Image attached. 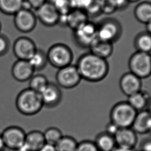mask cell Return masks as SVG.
I'll return each mask as SVG.
<instances>
[{
    "mask_svg": "<svg viewBox=\"0 0 151 151\" xmlns=\"http://www.w3.org/2000/svg\"><path fill=\"white\" fill-rule=\"evenodd\" d=\"M82 79L88 82H100L109 72L107 59L98 57L91 52L85 53L78 59L76 65Z\"/></svg>",
    "mask_w": 151,
    "mask_h": 151,
    "instance_id": "6da1fadb",
    "label": "cell"
},
{
    "mask_svg": "<svg viewBox=\"0 0 151 151\" xmlns=\"http://www.w3.org/2000/svg\"><path fill=\"white\" fill-rule=\"evenodd\" d=\"M16 106L21 114L33 116L42 109L43 104L40 93L28 88L22 90L17 96Z\"/></svg>",
    "mask_w": 151,
    "mask_h": 151,
    "instance_id": "7a4b0ae2",
    "label": "cell"
},
{
    "mask_svg": "<svg viewBox=\"0 0 151 151\" xmlns=\"http://www.w3.org/2000/svg\"><path fill=\"white\" fill-rule=\"evenodd\" d=\"M137 112L127 101L118 102L110 110V121L119 129L131 127Z\"/></svg>",
    "mask_w": 151,
    "mask_h": 151,
    "instance_id": "3957f363",
    "label": "cell"
},
{
    "mask_svg": "<svg viewBox=\"0 0 151 151\" xmlns=\"http://www.w3.org/2000/svg\"><path fill=\"white\" fill-rule=\"evenodd\" d=\"M47 56L48 63L58 69L71 65L73 59L72 50L64 43L52 45L47 51Z\"/></svg>",
    "mask_w": 151,
    "mask_h": 151,
    "instance_id": "277c9868",
    "label": "cell"
},
{
    "mask_svg": "<svg viewBox=\"0 0 151 151\" xmlns=\"http://www.w3.org/2000/svg\"><path fill=\"white\" fill-rule=\"evenodd\" d=\"M129 67L131 72L141 80L149 78L151 73L150 53L136 51L129 59Z\"/></svg>",
    "mask_w": 151,
    "mask_h": 151,
    "instance_id": "5b68a950",
    "label": "cell"
},
{
    "mask_svg": "<svg viewBox=\"0 0 151 151\" xmlns=\"http://www.w3.org/2000/svg\"><path fill=\"white\" fill-rule=\"evenodd\" d=\"M96 25L98 39L114 43L121 36L122 33L121 25L114 19H105Z\"/></svg>",
    "mask_w": 151,
    "mask_h": 151,
    "instance_id": "8992f818",
    "label": "cell"
},
{
    "mask_svg": "<svg viewBox=\"0 0 151 151\" xmlns=\"http://www.w3.org/2000/svg\"><path fill=\"white\" fill-rule=\"evenodd\" d=\"M74 41L80 47L88 48L97 37V25L88 20L73 31Z\"/></svg>",
    "mask_w": 151,
    "mask_h": 151,
    "instance_id": "52a82bcc",
    "label": "cell"
},
{
    "mask_svg": "<svg viewBox=\"0 0 151 151\" xmlns=\"http://www.w3.org/2000/svg\"><path fill=\"white\" fill-rule=\"evenodd\" d=\"M82 80L76 66L72 64L59 69L56 74L57 85L67 89L76 87Z\"/></svg>",
    "mask_w": 151,
    "mask_h": 151,
    "instance_id": "ba28073f",
    "label": "cell"
},
{
    "mask_svg": "<svg viewBox=\"0 0 151 151\" xmlns=\"http://www.w3.org/2000/svg\"><path fill=\"white\" fill-rule=\"evenodd\" d=\"M1 136L5 147L17 151L24 143L26 133L20 127L11 126L5 129Z\"/></svg>",
    "mask_w": 151,
    "mask_h": 151,
    "instance_id": "9c48e42d",
    "label": "cell"
},
{
    "mask_svg": "<svg viewBox=\"0 0 151 151\" xmlns=\"http://www.w3.org/2000/svg\"><path fill=\"white\" fill-rule=\"evenodd\" d=\"M37 18L32 10L21 9L14 14V26L22 33H29L37 24Z\"/></svg>",
    "mask_w": 151,
    "mask_h": 151,
    "instance_id": "30bf717a",
    "label": "cell"
},
{
    "mask_svg": "<svg viewBox=\"0 0 151 151\" xmlns=\"http://www.w3.org/2000/svg\"><path fill=\"white\" fill-rule=\"evenodd\" d=\"M36 18L46 27H52L58 24L60 14L51 2H46L36 9Z\"/></svg>",
    "mask_w": 151,
    "mask_h": 151,
    "instance_id": "8fae6325",
    "label": "cell"
},
{
    "mask_svg": "<svg viewBox=\"0 0 151 151\" xmlns=\"http://www.w3.org/2000/svg\"><path fill=\"white\" fill-rule=\"evenodd\" d=\"M37 48L33 40L27 37H21L14 41L13 52L19 60H29Z\"/></svg>",
    "mask_w": 151,
    "mask_h": 151,
    "instance_id": "7c38bea8",
    "label": "cell"
},
{
    "mask_svg": "<svg viewBox=\"0 0 151 151\" xmlns=\"http://www.w3.org/2000/svg\"><path fill=\"white\" fill-rule=\"evenodd\" d=\"M43 106L47 108H54L61 102L62 93L57 85L49 82L40 93Z\"/></svg>",
    "mask_w": 151,
    "mask_h": 151,
    "instance_id": "4fadbf2b",
    "label": "cell"
},
{
    "mask_svg": "<svg viewBox=\"0 0 151 151\" xmlns=\"http://www.w3.org/2000/svg\"><path fill=\"white\" fill-rule=\"evenodd\" d=\"M119 85L121 91L129 96L141 90V79L131 72L124 74L121 76Z\"/></svg>",
    "mask_w": 151,
    "mask_h": 151,
    "instance_id": "5bb4252c",
    "label": "cell"
},
{
    "mask_svg": "<svg viewBox=\"0 0 151 151\" xmlns=\"http://www.w3.org/2000/svg\"><path fill=\"white\" fill-rule=\"evenodd\" d=\"M116 147L133 149L137 142V134L131 127L121 128L114 136Z\"/></svg>",
    "mask_w": 151,
    "mask_h": 151,
    "instance_id": "9a60e30c",
    "label": "cell"
},
{
    "mask_svg": "<svg viewBox=\"0 0 151 151\" xmlns=\"http://www.w3.org/2000/svg\"><path fill=\"white\" fill-rule=\"evenodd\" d=\"M35 71L28 60L18 59L12 65V74L13 78L18 82H24L30 80Z\"/></svg>",
    "mask_w": 151,
    "mask_h": 151,
    "instance_id": "2e32d148",
    "label": "cell"
},
{
    "mask_svg": "<svg viewBox=\"0 0 151 151\" xmlns=\"http://www.w3.org/2000/svg\"><path fill=\"white\" fill-rule=\"evenodd\" d=\"M131 128L136 134H145L149 133L151 129L150 110L146 109L137 112Z\"/></svg>",
    "mask_w": 151,
    "mask_h": 151,
    "instance_id": "e0dca14e",
    "label": "cell"
},
{
    "mask_svg": "<svg viewBox=\"0 0 151 151\" xmlns=\"http://www.w3.org/2000/svg\"><path fill=\"white\" fill-rule=\"evenodd\" d=\"M89 49L90 52L92 54L103 59H107L112 55L114 46L113 43L103 41L97 38Z\"/></svg>",
    "mask_w": 151,
    "mask_h": 151,
    "instance_id": "ac0fdd59",
    "label": "cell"
},
{
    "mask_svg": "<svg viewBox=\"0 0 151 151\" xmlns=\"http://www.w3.org/2000/svg\"><path fill=\"white\" fill-rule=\"evenodd\" d=\"M89 20V17L83 9H72L67 15V26L73 31Z\"/></svg>",
    "mask_w": 151,
    "mask_h": 151,
    "instance_id": "d6986e66",
    "label": "cell"
},
{
    "mask_svg": "<svg viewBox=\"0 0 151 151\" xmlns=\"http://www.w3.org/2000/svg\"><path fill=\"white\" fill-rule=\"evenodd\" d=\"M45 143L43 133L40 131H31L26 134L24 145L29 151H38Z\"/></svg>",
    "mask_w": 151,
    "mask_h": 151,
    "instance_id": "ffe728a7",
    "label": "cell"
},
{
    "mask_svg": "<svg viewBox=\"0 0 151 151\" xmlns=\"http://www.w3.org/2000/svg\"><path fill=\"white\" fill-rule=\"evenodd\" d=\"M150 96L148 92L140 90L139 92L128 96L127 101L137 112L147 109L149 104Z\"/></svg>",
    "mask_w": 151,
    "mask_h": 151,
    "instance_id": "44dd1931",
    "label": "cell"
},
{
    "mask_svg": "<svg viewBox=\"0 0 151 151\" xmlns=\"http://www.w3.org/2000/svg\"><path fill=\"white\" fill-rule=\"evenodd\" d=\"M134 16L137 20L145 24L151 21V3L149 1L139 3L134 9Z\"/></svg>",
    "mask_w": 151,
    "mask_h": 151,
    "instance_id": "7402d4cb",
    "label": "cell"
},
{
    "mask_svg": "<svg viewBox=\"0 0 151 151\" xmlns=\"http://www.w3.org/2000/svg\"><path fill=\"white\" fill-rule=\"evenodd\" d=\"M94 142L99 151H112L116 147L114 137L105 132L96 136Z\"/></svg>",
    "mask_w": 151,
    "mask_h": 151,
    "instance_id": "603a6c76",
    "label": "cell"
},
{
    "mask_svg": "<svg viewBox=\"0 0 151 151\" xmlns=\"http://www.w3.org/2000/svg\"><path fill=\"white\" fill-rule=\"evenodd\" d=\"M134 47L137 51L150 53L151 50V33L143 32L137 34L134 39Z\"/></svg>",
    "mask_w": 151,
    "mask_h": 151,
    "instance_id": "cb8c5ba5",
    "label": "cell"
},
{
    "mask_svg": "<svg viewBox=\"0 0 151 151\" xmlns=\"http://www.w3.org/2000/svg\"><path fill=\"white\" fill-rule=\"evenodd\" d=\"M28 61L35 72L41 71L45 68L48 63L47 53L42 50L37 49Z\"/></svg>",
    "mask_w": 151,
    "mask_h": 151,
    "instance_id": "d4e9b609",
    "label": "cell"
},
{
    "mask_svg": "<svg viewBox=\"0 0 151 151\" xmlns=\"http://www.w3.org/2000/svg\"><path fill=\"white\" fill-rule=\"evenodd\" d=\"M24 0H0V11L5 14L14 15L22 8Z\"/></svg>",
    "mask_w": 151,
    "mask_h": 151,
    "instance_id": "484cf974",
    "label": "cell"
},
{
    "mask_svg": "<svg viewBox=\"0 0 151 151\" xmlns=\"http://www.w3.org/2000/svg\"><path fill=\"white\" fill-rule=\"evenodd\" d=\"M49 83L47 78L43 74L33 75L29 80V88L40 93Z\"/></svg>",
    "mask_w": 151,
    "mask_h": 151,
    "instance_id": "4316f807",
    "label": "cell"
},
{
    "mask_svg": "<svg viewBox=\"0 0 151 151\" xmlns=\"http://www.w3.org/2000/svg\"><path fill=\"white\" fill-rule=\"evenodd\" d=\"M78 145L73 137L63 136L55 146L56 151H76Z\"/></svg>",
    "mask_w": 151,
    "mask_h": 151,
    "instance_id": "83f0119b",
    "label": "cell"
},
{
    "mask_svg": "<svg viewBox=\"0 0 151 151\" xmlns=\"http://www.w3.org/2000/svg\"><path fill=\"white\" fill-rule=\"evenodd\" d=\"M45 143L55 145L63 137V134L60 129L55 127H51L43 133Z\"/></svg>",
    "mask_w": 151,
    "mask_h": 151,
    "instance_id": "f1b7e54d",
    "label": "cell"
},
{
    "mask_svg": "<svg viewBox=\"0 0 151 151\" xmlns=\"http://www.w3.org/2000/svg\"><path fill=\"white\" fill-rule=\"evenodd\" d=\"M51 2L60 15H67L73 9L70 0H54Z\"/></svg>",
    "mask_w": 151,
    "mask_h": 151,
    "instance_id": "f546056e",
    "label": "cell"
},
{
    "mask_svg": "<svg viewBox=\"0 0 151 151\" xmlns=\"http://www.w3.org/2000/svg\"><path fill=\"white\" fill-rule=\"evenodd\" d=\"M101 12L105 14H111L116 11V9L111 0L100 1Z\"/></svg>",
    "mask_w": 151,
    "mask_h": 151,
    "instance_id": "4dcf8cb0",
    "label": "cell"
},
{
    "mask_svg": "<svg viewBox=\"0 0 151 151\" xmlns=\"http://www.w3.org/2000/svg\"><path fill=\"white\" fill-rule=\"evenodd\" d=\"M76 151H99L94 142L85 140L78 143Z\"/></svg>",
    "mask_w": 151,
    "mask_h": 151,
    "instance_id": "1f68e13d",
    "label": "cell"
},
{
    "mask_svg": "<svg viewBox=\"0 0 151 151\" xmlns=\"http://www.w3.org/2000/svg\"><path fill=\"white\" fill-rule=\"evenodd\" d=\"M10 43L8 38L5 35L0 34V56L7 53L9 49Z\"/></svg>",
    "mask_w": 151,
    "mask_h": 151,
    "instance_id": "d6a6232c",
    "label": "cell"
},
{
    "mask_svg": "<svg viewBox=\"0 0 151 151\" xmlns=\"http://www.w3.org/2000/svg\"><path fill=\"white\" fill-rule=\"evenodd\" d=\"M119 129V128L116 126V125L110 121V122L108 123L106 125V129L105 132L114 137V135H116V134L117 133Z\"/></svg>",
    "mask_w": 151,
    "mask_h": 151,
    "instance_id": "836d02e7",
    "label": "cell"
},
{
    "mask_svg": "<svg viewBox=\"0 0 151 151\" xmlns=\"http://www.w3.org/2000/svg\"><path fill=\"white\" fill-rule=\"evenodd\" d=\"M111 1L114 5L116 10H122L127 8L129 4L127 0H111Z\"/></svg>",
    "mask_w": 151,
    "mask_h": 151,
    "instance_id": "e575fe53",
    "label": "cell"
},
{
    "mask_svg": "<svg viewBox=\"0 0 151 151\" xmlns=\"http://www.w3.org/2000/svg\"><path fill=\"white\" fill-rule=\"evenodd\" d=\"M29 3L31 6V8H34L35 9H37L45 2H47V0H26Z\"/></svg>",
    "mask_w": 151,
    "mask_h": 151,
    "instance_id": "d590c367",
    "label": "cell"
},
{
    "mask_svg": "<svg viewBox=\"0 0 151 151\" xmlns=\"http://www.w3.org/2000/svg\"><path fill=\"white\" fill-rule=\"evenodd\" d=\"M140 151H151V143L150 140H147L143 142L141 145Z\"/></svg>",
    "mask_w": 151,
    "mask_h": 151,
    "instance_id": "8d00e7d4",
    "label": "cell"
},
{
    "mask_svg": "<svg viewBox=\"0 0 151 151\" xmlns=\"http://www.w3.org/2000/svg\"><path fill=\"white\" fill-rule=\"evenodd\" d=\"M38 151H56L55 145L45 143Z\"/></svg>",
    "mask_w": 151,
    "mask_h": 151,
    "instance_id": "74e56055",
    "label": "cell"
},
{
    "mask_svg": "<svg viewBox=\"0 0 151 151\" xmlns=\"http://www.w3.org/2000/svg\"><path fill=\"white\" fill-rule=\"evenodd\" d=\"M112 151H134V150L133 149H126V148H123V147H116Z\"/></svg>",
    "mask_w": 151,
    "mask_h": 151,
    "instance_id": "f35d334b",
    "label": "cell"
},
{
    "mask_svg": "<svg viewBox=\"0 0 151 151\" xmlns=\"http://www.w3.org/2000/svg\"><path fill=\"white\" fill-rule=\"evenodd\" d=\"M5 148L3 139L2 138L1 134H0V151H3Z\"/></svg>",
    "mask_w": 151,
    "mask_h": 151,
    "instance_id": "ab89813d",
    "label": "cell"
},
{
    "mask_svg": "<svg viewBox=\"0 0 151 151\" xmlns=\"http://www.w3.org/2000/svg\"><path fill=\"white\" fill-rule=\"evenodd\" d=\"M145 27H146V32L148 33H151V23H147L145 24Z\"/></svg>",
    "mask_w": 151,
    "mask_h": 151,
    "instance_id": "60d3db41",
    "label": "cell"
},
{
    "mask_svg": "<svg viewBox=\"0 0 151 151\" xmlns=\"http://www.w3.org/2000/svg\"><path fill=\"white\" fill-rule=\"evenodd\" d=\"M127 2L129 3H136V2H139L140 0H127Z\"/></svg>",
    "mask_w": 151,
    "mask_h": 151,
    "instance_id": "b9f144b4",
    "label": "cell"
},
{
    "mask_svg": "<svg viewBox=\"0 0 151 151\" xmlns=\"http://www.w3.org/2000/svg\"><path fill=\"white\" fill-rule=\"evenodd\" d=\"M1 22H0V33H1Z\"/></svg>",
    "mask_w": 151,
    "mask_h": 151,
    "instance_id": "7bdbcfd3",
    "label": "cell"
},
{
    "mask_svg": "<svg viewBox=\"0 0 151 151\" xmlns=\"http://www.w3.org/2000/svg\"><path fill=\"white\" fill-rule=\"evenodd\" d=\"M99 1H104V0H99Z\"/></svg>",
    "mask_w": 151,
    "mask_h": 151,
    "instance_id": "ee69618b",
    "label": "cell"
}]
</instances>
